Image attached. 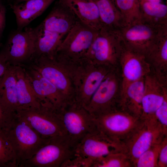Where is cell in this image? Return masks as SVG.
Segmentation results:
<instances>
[{
    "label": "cell",
    "instance_id": "6da1fadb",
    "mask_svg": "<svg viewBox=\"0 0 167 167\" xmlns=\"http://www.w3.org/2000/svg\"><path fill=\"white\" fill-rule=\"evenodd\" d=\"M123 47L118 30L102 28L97 32L84 59L94 64L118 67Z\"/></svg>",
    "mask_w": 167,
    "mask_h": 167
},
{
    "label": "cell",
    "instance_id": "7a4b0ae2",
    "mask_svg": "<svg viewBox=\"0 0 167 167\" xmlns=\"http://www.w3.org/2000/svg\"><path fill=\"white\" fill-rule=\"evenodd\" d=\"M58 113L75 148L87 135L98 129L95 117L74 101L66 103Z\"/></svg>",
    "mask_w": 167,
    "mask_h": 167
},
{
    "label": "cell",
    "instance_id": "3957f363",
    "mask_svg": "<svg viewBox=\"0 0 167 167\" xmlns=\"http://www.w3.org/2000/svg\"><path fill=\"white\" fill-rule=\"evenodd\" d=\"M5 131L15 152L18 167L31 158L48 139L42 137L15 114Z\"/></svg>",
    "mask_w": 167,
    "mask_h": 167
},
{
    "label": "cell",
    "instance_id": "277c9868",
    "mask_svg": "<svg viewBox=\"0 0 167 167\" xmlns=\"http://www.w3.org/2000/svg\"><path fill=\"white\" fill-rule=\"evenodd\" d=\"M76 68L73 75L74 101L86 108L101 82L114 68L94 64L83 59Z\"/></svg>",
    "mask_w": 167,
    "mask_h": 167
},
{
    "label": "cell",
    "instance_id": "5b68a950",
    "mask_svg": "<svg viewBox=\"0 0 167 167\" xmlns=\"http://www.w3.org/2000/svg\"><path fill=\"white\" fill-rule=\"evenodd\" d=\"M75 156V148L67 135L49 138L30 159L19 167H61Z\"/></svg>",
    "mask_w": 167,
    "mask_h": 167
},
{
    "label": "cell",
    "instance_id": "8992f818",
    "mask_svg": "<svg viewBox=\"0 0 167 167\" xmlns=\"http://www.w3.org/2000/svg\"><path fill=\"white\" fill-rule=\"evenodd\" d=\"M97 32L78 20L64 39L54 58L59 61L72 62L82 61Z\"/></svg>",
    "mask_w": 167,
    "mask_h": 167
},
{
    "label": "cell",
    "instance_id": "52a82bcc",
    "mask_svg": "<svg viewBox=\"0 0 167 167\" xmlns=\"http://www.w3.org/2000/svg\"><path fill=\"white\" fill-rule=\"evenodd\" d=\"M121 90L118 67L112 69L106 76L86 108L94 117L118 109Z\"/></svg>",
    "mask_w": 167,
    "mask_h": 167
},
{
    "label": "cell",
    "instance_id": "ba28073f",
    "mask_svg": "<svg viewBox=\"0 0 167 167\" xmlns=\"http://www.w3.org/2000/svg\"><path fill=\"white\" fill-rule=\"evenodd\" d=\"M15 114L43 138L66 135L58 112L50 108L41 104L39 107L22 109Z\"/></svg>",
    "mask_w": 167,
    "mask_h": 167
},
{
    "label": "cell",
    "instance_id": "9c48e42d",
    "mask_svg": "<svg viewBox=\"0 0 167 167\" xmlns=\"http://www.w3.org/2000/svg\"><path fill=\"white\" fill-rule=\"evenodd\" d=\"M95 118L100 131L112 139L124 143L143 121L140 118L118 109Z\"/></svg>",
    "mask_w": 167,
    "mask_h": 167
},
{
    "label": "cell",
    "instance_id": "30bf717a",
    "mask_svg": "<svg viewBox=\"0 0 167 167\" xmlns=\"http://www.w3.org/2000/svg\"><path fill=\"white\" fill-rule=\"evenodd\" d=\"M33 59L30 66L55 86L67 103L74 101V82L65 65L54 58L45 56Z\"/></svg>",
    "mask_w": 167,
    "mask_h": 167
},
{
    "label": "cell",
    "instance_id": "8fae6325",
    "mask_svg": "<svg viewBox=\"0 0 167 167\" xmlns=\"http://www.w3.org/2000/svg\"><path fill=\"white\" fill-rule=\"evenodd\" d=\"M142 120L141 124L124 143L126 153L133 166L142 154L152 146L160 143L167 136L155 116Z\"/></svg>",
    "mask_w": 167,
    "mask_h": 167
},
{
    "label": "cell",
    "instance_id": "7c38bea8",
    "mask_svg": "<svg viewBox=\"0 0 167 167\" xmlns=\"http://www.w3.org/2000/svg\"><path fill=\"white\" fill-rule=\"evenodd\" d=\"M121 152H127L124 143L112 139L98 129L86 136L75 148V155L95 161L108 154Z\"/></svg>",
    "mask_w": 167,
    "mask_h": 167
},
{
    "label": "cell",
    "instance_id": "4fadbf2b",
    "mask_svg": "<svg viewBox=\"0 0 167 167\" xmlns=\"http://www.w3.org/2000/svg\"><path fill=\"white\" fill-rule=\"evenodd\" d=\"M163 28H157L141 20L118 31L125 48L145 55Z\"/></svg>",
    "mask_w": 167,
    "mask_h": 167
},
{
    "label": "cell",
    "instance_id": "5bb4252c",
    "mask_svg": "<svg viewBox=\"0 0 167 167\" xmlns=\"http://www.w3.org/2000/svg\"><path fill=\"white\" fill-rule=\"evenodd\" d=\"M34 28L18 30L10 36L4 51L2 53L11 65H22L32 59L35 52Z\"/></svg>",
    "mask_w": 167,
    "mask_h": 167
},
{
    "label": "cell",
    "instance_id": "9a60e30c",
    "mask_svg": "<svg viewBox=\"0 0 167 167\" xmlns=\"http://www.w3.org/2000/svg\"><path fill=\"white\" fill-rule=\"evenodd\" d=\"M119 66L121 76L120 95L130 84L144 78L151 73L150 66L144 55L124 46Z\"/></svg>",
    "mask_w": 167,
    "mask_h": 167
},
{
    "label": "cell",
    "instance_id": "2e32d148",
    "mask_svg": "<svg viewBox=\"0 0 167 167\" xmlns=\"http://www.w3.org/2000/svg\"><path fill=\"white\" fill-rule=\"evenodd\" d=\"M27 76L41 104L59 111L67 103L57 88L30 66L24 68Z\"/></svg>",
    "mask_w": 167,
    "mask_h": 167
},
{
    "label": "cell",
    "instance_id": "e0dca14e",
    "mask_svg": "<svg viewBox=\"0 0 167 167\" xmlns=\"http://www.w3.org/2000/svg\"><path fill=\"white\" fill-rule=\"evenodd\" d=\"M144 56L151 73L167 86V27L160 30L155 41Z\"/></svg>",
    "mask_w": 167,
    "mask_h": 167
},
{
    "label": "cell",
    "instance_id": "ac0fdd59",
    "mask_svg": "<svg viewBox=\"0 0 167 167\" xmlns=\"http://www.w3.org/2000/svg\"><path fill=\"white\" fill-rule=\"evenodd\" d=\"M167 96V86L162 84L151 73L146 75L144 78L140 118L144 119L154 116L156 111Z\"/></svg>",
    "mask_w": 167,
    "mask_h": 167
},
{
    "label": "cell",
    "instance_id": "d6986e66",
    "mask_svg": "<svg viewBox=\"0 0 167 167\" xmlns=\"http://www.w3.org/2000/svg\"><path fill=\"white\" fill-rule=\"evenodd\" d=\"M78 20L72 11L58 0L40 24L44 29L66 36Z\"/></svg>",
    "mask_w": 167,
    "mask_h": 167
},
{
    "label": "cell",
    "instance_id": "ffe728a7",
    "mask_svg": "<svg viewBox=\"0 0 167 167\" xmlns=\"http://www.w3.org/2000/svg\"><path fill=\"white\" fill-rule=\"evenodd\" d=\"M69 7L78 19L98 31L102 28L97 6L93 0H57Z\"/></svg>",
    "mask_w": 167,
    "mask_h": 167
},
{
    "label": "cell",
    "instance_id": "44dd1931",
    "mask_svg": "<svg viewBox=\"0 0 167 167\" xmlns=\"http://www.w3.org/2000/svg\"><path fill=\"white\" fill-rule=\"evenodd\" d=\"M57 0H27L11 6L18 30H22Z\"/></svg>",
    "mask_w": 167,
    "mask_h": 167
},
{
    "label": "cell",
    "instance_id": "7402d4cb",
    "mask_svg": "<svg viewBox=\"0 0 167 167\" xmlns=\"http://www.w3.org/2000/svg\"><path fill=\"white\" fill-rule=\"evenodd\" d=\"M144 88V78L130 84L120 97L118 109L140 118Z\"/></svg>",
    "mask_w": 167,
    "mask_h": 167
},
{
    "label": "cell",
    "instance_id": "603a6c76",
    "mask_svg": "<svg viewBox=\"0 0 167 167\" xmlns=\"http://www.w3.org/2000/svg\"><path fill=\"white\" fill-rule=\"evenodd\" d=\"M34 28L35 46L33 59L41 56L54 58L58 49L66 36L47 30L40 24Z\"/></svg>",
    "mask_w": 167,
    "mask_h": 167
},
{
    "label": "cell",
    "instance_id": "cb8c5ba5",
    "mask_svg": "<svg viewBox=\"0 0 167 167\" xmlns=\"http://www.w3.org/2000/svg\"><path fill=\"white\" fill-rule=\"evenodd\" d=\"M0 104L14 113L19 109L16 88L15 66L10 65L0 79Z\"/></svg>",
    "mask_w": 167,
    "mask_h": 167
},
{
    "label": "cell",
    "instance_id": "d4e9b609",
    "mask_svg": "<svg viewBox=\"0 0 167 167\" xmlns=\"http://www.w3.org/2000/svg\"><path fill=\"white\" fill-rule=\"evenodd\" d=\"M15 72L16 88L19 107L18 111L40 106L41 104L27 76L24 67L22 65L15 66Z\"/></svg>",
    "mask_w": 167,
    "mask_h": 167
},
{
    "label": "cell",
    "instance_id": "484cf974",
    "mask_svg": "<svg viewBox=\"0 0 167 167\" xmlns=\"http://www.w3.org/2000/svg\"><path fill=\"white\" fill-rule=\"evenodd\" d=\"M98 10L102 28L119 30L126 26L114 0H93Z\"/></svg>",
    "mask_w": 167,
    "mask_h": 167
},
{
    "label": "cell",
    "instance_id": "4316f807",
    "mask_svg": "<svg viewBox=\"0 0 167 167\" xmlns=\"http://www.w3.org/2000/svg\"><path fill=\"white\" fill-rule=\"evenodd\" d=\"M141 21L152 26H167V5L163 2H139Z\"/></svg>",
    "mask_w": 167,
    "mask_h": 167
},
{
    "label": "cell",
    "instance_id": "83f0119b",
    "mask_svg": "<svg viewBox=\"0 0 167 167\" xmlns=\"http://www.w3.org/2000/svg\"><path fill=\"white\" fill-rule=\"evenodd\" d=\"M121 13L126 26L141 20L139 0H114Z\"/></svg>",
    "mask_w": 167,
    "mask_h": 167
},
{
    "label": "cell",
    "instance_id": "f1b7e54d",
    "mask_svg": "<svg viewBox=\"0 0 167 167\" xmlns=\"http://www.w3.org/2000/svg\"><path fill=\"white\" fill-rule=\"evenodd\" d=\"M18 167L13 147L5 131L0 132V167Z\"/></svg>",
    "mask_w": 167,
    "mask_h": 167
},
{
    "label": "cell",
    "instance_id": "f546056e",
    "mask_svg": "<svg viewBox=\"0 0 167 167\" xmlns=\"http://www.w3.org/2000/svg\"><path fill=\"white\" fill-rule=\"evenodd\" d=\"M92 167H133L126 153L119 152L108 154L96 160Z\"/></svg>",
    "mask_w": 167,
    "mask_h": 167
},
{
    "label": "cell",
    "instance_id": "4dcf8cb0",
    "mask_svg": "<svg viewBox=\"0 0 167 167\" xmlns=\"http://www.w3.org/2000/svg\"><path fill=\"white\" fill-rule=\"evenodd\" d=\"M161 143L156 144L142 154L133 164L134 167H158Z\"/></svg>",
    "mask_w": 167,
    "mask_h": 167
},
{
    "label": "cell",
    "instance_id": "1f68e13d",
    "mask_svg": "<svg viewBox=\"0 0 167 167\" xmlns=\"http://www.w3.org/2000/svg\"><path fill=\"white\" fill-rule=\"evenodd\" d=\"M94 162L92 159L75 155L65 161L61 167H92Z\"/></svg>",
    "mask_w": 167,
    "mask_h": 167
},
{
    "label": "cell",
    "instance_id": "d6a6232c",
    "mask_svg": "<svg viewBox=\"0 0 167 167\" xmlns=\"http://www.w3.org/2000/svg\"><path fill=\"white\" fill-rule=\"evenodd\" d=\"M154 116L164 134L167 135V96L165 97L161 106L156 111Z\"/></svg>",
    "mask_w": 167,
    "mask_h": 167
},
{
    "label": "cell",
    "instance_id": "836d02e7",
    "mask_svg": "<svg viewBox=\"0 0 167 167\" xmlns=\"http://www.w3.org/2000/svg\"><path fill=\"white\" fill-rule=\"evenodd\" d=\"M15 116V113L0 104V132L5 131Z\"/></svg>",
    "mask_w": 167,
    "mask_h": 167
},
{
    "label": "cell",
    "instance_id": "e575fe53",
    "mask_svg": "<svg viewBox=\"0 0 167 167\" xmlns=\"http://www.w3.org/2000/svg\"><path fill=\"white\" fill-rule=\"evenodd\" d=\"M167 167V136H165L161 143L159 152L158 167Z\"/></svg>",
    "mask_w": 167,
    "mask_h": 167
},
{
    "label": "cell",
    "instance_id": "d590c367",
    "mask_svg": "<svg viewBox=\"0 0 167 167\" xmlns=\"http://www.w3.org/2000/svg\"><path fill=\"white\" fill-rule=\"evenodd\" d=\"M10 65L4 55L0 54V79Z\"/></svg>",
    "mask_w": 167,
    "mask_h": 167
},
{
    "label": "cell",
    "instance_id": "8d00e7d4",
    "mask_svg": "<svg viewBox=\"0 0 167 167\" xmlns=\"http://www.w3.org/2000/svg\"><path fill=\"white\" fill-rule=\"evenodd\" d=\"M5 8L0 2V35L2 33L5 26Z\"/></svg>",
    "mask_w": 167,
    "mask_h": 167
},
{
    "label": "cell",
    "instance_id": "74e56055",
    "mask_svg": "<svg viewBox=\"0 0 167 167\" xmlns=\"http://www.w3.org/2000/svg\"><path fill=\"white\" fill-rule=\"evenodd\" d=\"M163 0H139V2H154L161 3Z\"/></svg>",
    "mask_w": 167,
    "mask_h": 167
},
{
    "label": "cell",
    "instance_id": "f35d334b",
    "mask_svg": "<svg viewBox=\"0 0 167 167\" xmlns=\"http://www.w3.org/2000/svg\"><path fill=\"white\" fill-rule=\"evenodd\" d=\"M27 0H16V2L15 3H18L20 2H21L25 1H26Z\"/></svg>",
    "mask_w": 167,
    "mask_h": 167
}]
</instances>
